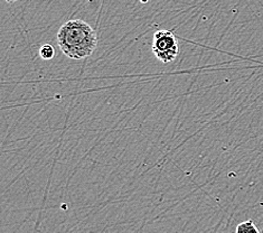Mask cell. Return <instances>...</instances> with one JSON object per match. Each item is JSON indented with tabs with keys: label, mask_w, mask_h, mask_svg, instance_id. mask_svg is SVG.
Masks as SVG:
<instances>
[{
	"label": "cell",
	"mask_w": 263,
	"mask_h": 233,
	"mask_svg": "<svg viewBox=\"0 0 263 233\" xmlns=\"http://www.w3.org/2000/svg\"><path fill=\"white\" fill-rule=\"evenodd\" d=\"M58 44L67 58L83 60L95 53L98 36L90 24L82 20H71L59 29Z\"/></svg>",
	"instance_id": "obj_1"
},
{
	"label": "cell",
	"mask_w": 263,
	"mask_h": 233,
	"mask_svg": "<svg viewBox=\"0 0 263 233\" xmlns=\"http://www.w3.org/2000/svg\"><path fill=\"white\" fill-rule=\"evenodd\" d=\"M153 54L162 63H171L176 60L179 53L178 42L171 30L156 31L152 45Z\"/></svg>",
	"instance_id": "obj_2"
},
{
	"label": "cell",
	"mask_w": 263,
	"mask_h": 233,
	"mask_svg": "<svg viewBox=\"0 0 263 233\" xmlns=\"http://www.w3.org/2000/svg\"><path fill=\"white\" fill-rule=\"evenodd\" d=\"M236 233H260V230L256 228L252 220H248L237 225Z\"/></svg>",
	"instance_id": "obj_3"
},
{
	"label": "cell",
	"mask_w": 263,
	"mask_h": 233,
	"mask_svg": "<svg viewBox=\"0 0 263 233\" xmlns=\"http://www.w3.org/2000/svg\"><path fill=\"white\" fill-rule=\"evenodd\" d=\"M40 55L43 60L48 61L55 58V49L51 44H45L40 48Z\"/></svg>",
	"instance_id": "obj_4"
},
{
	"label": "cell",
	"mask_w": 263,
	"mask_h": 233,
	"mask_svg": "<svg viewBox=\"0 0 263 233\" xmlns=\"http://www.w3.org/2000/svg\"><path fill=\"white\" fill-rule=\"evenodd\" d=\"M6 2H8V3H15V2H18V0H6Z\"/></svg>",
	"instance_id": "obj_5"
}]
</instances>
